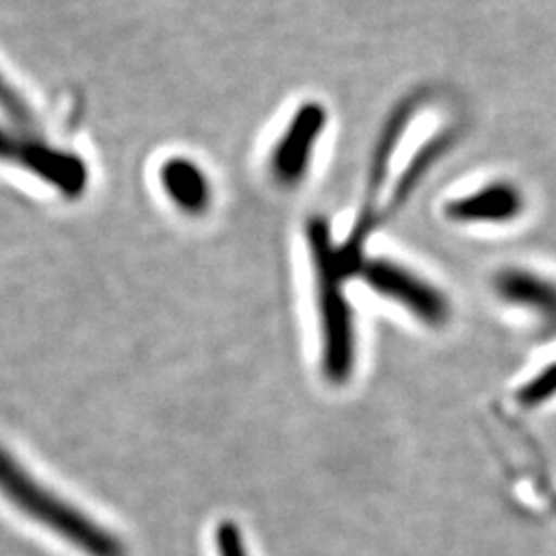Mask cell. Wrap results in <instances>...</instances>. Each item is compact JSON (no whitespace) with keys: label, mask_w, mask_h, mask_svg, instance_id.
<instances>
[{"label":"cell","mask_w":556,"mask_h":556,"mask_svg":"<svg viewBox=\"0 0 556 556\" xmlns=\"http://www.w3.org/2000/svg\"><path fill=\"white\" fill-rule=\"evenodd\" d=\"M357 275L379 295L396 301L429 326H441L450 318V303L443 293L392 260H363Z\"/></svg>","instance_id":"obj_3"},{"label":"cell","mask_w":556,"mask_h":556,"mask_svg":"<svg viewBox=\"0 0 556 556\" xmlns=\"http://www.w3.org/2000/svg\"><path fill=\"white\" fill-rule=\"evenodd\" d=\"M217 553H219V556H248L245 542H243L236 523H231V521L219 523V528H217Z\"/></svg>","instance_id":"obj_12"},{"label":"cell","mask_w":556,"mask_h":556,"mask_svg":"<svg viewBox=\"0 0 556 556\" xmlns=\"http://www.w3.org/2000/svg\"><path fill=\"white\" fill-rule=\"evenodd\" d=\"M326 126V112L318 103H305L291 118L270 153V174L280 186H295L305 178L314 149Z\"/></svg>","instance_id":"obj_4"},{"label":"cell","mask_w":556,"mask_h":556,"mask_svg":"<svg viewBox=\"0 0 556 556\" xmlns=\"http://www.w3.org/2000/svg\"><path fill=\"white\" fill-rule=\"evenodd\" d=\"M556 394V363H553L548 369H544L542 374H538L536 378L530 379L526 383V388L519 390L517 400L523 406H536L546 402L548 397Z\"/></svg>","instance_id":"obj_11"},{"label":"cell","mask_w":556,"mask_h":556,"mask_svg":"<svg viewBox=\"0 0 556 556\" xmlns=\"http://www.w3.org/2000/svg\"><path fill=\"white\" fill-rule=\"evenodd\" d=\"M452 140H454L452 135H443L441 139L427 142V144L418 151L417 155L410 161V165L406 167V172L402 174V178L397 179L394 194H392V199L388 202L386 211L379 215V220L390 219V217L396 213L397 208L406 202V199L415 192L418 181L429 172V167L443 155V151L450 149Z\"/></svg>","instance_id":"obj_8"},{"label":"cell","mask_w":556,"mask_h":556,"mask_svg":"<svg viewBox=\"0 0 556 556\" xmlns=\"http://www.w3.org/2000/svg\"><path fill=\"white\" fill-rule=\"evenodd\" d=\"M0 110L11 118V122L21 130H34L36 128V116L31 108H27V101L21 98L15 87L0 75Z\"/></svg>","instance_id":"obj_10"},{"label":"cell","mask_w":556,"mask_h":556,"mask_svg":"<svg viewBox=\"0 0 556 556\" xmlns=\"http://www.w3.org/2000/svg\"><path fill=\"white\" fill-rule=\"evenodd\" d=\"M46 144L48 142L36 139H21L0 124V161L20 163L21 167H25L27 172H34Z\"/></svg>","instance_id":"obj_9"},{"label":"cell","mask_w":556,"mask_h":556,"mask_svg":"<svg viewBox=\"0 0 556 556\" xmlns=\"http://www.w3.org/2000/svg\"><path fill=\"white\" fill-rule=\"evenodd\" d=\"M523 197L511 184H491L445 204V217L457 223H509L523 213Z\"/></svg>","instance_id":"obj_5"},{"label":"cell","mask_w":556,"mask_h":556,"mask_svg":"<svg viewBox=\"0 0 556 556\" xmlns=\"http://www.w3.org/2000/svg\"><path fill=\"white\" fill-rule=\"evenodd\" d=\"M160 179L163 192L179 211L199 215L208 208L213 199L211 184L197 163L184 157L165 161L161 167Z\"/></svg>","instance_id":"obj_7"},{"label":"cell","mask_w":556,"mask_h":556,"mask_svg":"<svg viewBox=\"0 0 556 556\" xmlns=\"http://www.w3.org/2000/svg\"><path fill=\"white\" fill-rule=\"evenodd\" d=\"M307 239L312 245V256L318 278L319 319L324 376L332 383H344L353 374L355 365V324L353 309L344 295L346 270L338 256V248L332 241L330 225L324 219H314L307 225Z\"/></svg>","instance_id":"obj_1"},{"label":"cell","mask_w":556,"mask_h":556,"mask_svg":"<svg viewBox=\"0 0 556 556\" xmlns=\"http://www.w3.org/2000/svg\"><path fill=\"white\" fill-rule=\"evenodd\" d=\"M498 298L536 314L548 328L556 330V282L530 270H503L495 278Z\"/></svg>","instance_id":"obj_6"},{"label":"cell","mask_w":556,"mask_h":556,"mask_svg":"<svg viewBox=\"0 0 556 556\" xmlns=\"http://www.w3.org/2000/svg\"><path fill=\"white\" fill-rule=\"evenodd\" d=\"M0 493L9 503L87 556H124V544L79 509L43 489L17 457L0 447Z\"/></svg>","instance_id":"obj_2"}]
</instances>
